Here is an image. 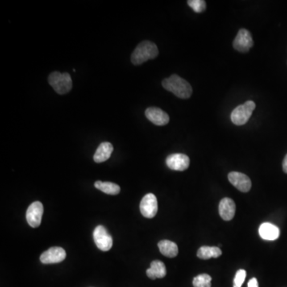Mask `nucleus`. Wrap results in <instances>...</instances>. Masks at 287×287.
Returning <instances> with one entry per match:
<instances>
[{"label":"nucleus","mask_w":287,"mask_h":287,"mask_svg":"<svg viewBox=\"0 0 287 287\" xmlns=\"http://www.w3.org/2000/svg\"><path fill=\"white\" fill-rule=\"evenodd\" d=\"M259 233L264 240L274 241L276 240L280 235V230L277 226L271 222H264L259 226Z\"/></svg>","instance_id":"4468645a"},{"label":"nucleus","mask_w":287,"mask_h":287,"mask_svg":"<svg viewBox=\"0 0 287 287\" xmlns=\"http://www.w3.org/2000/svg\"><path fill=\"white\" fill-rule=\"evenodd\" d=\"M160 253L168 258H174L178 255V247L176 243L170 240H161L158 243Z\"/></svg>","instance_id":"f3484780"},{"label":"nucleus","mask_w":287,"mask_h":287,"mask_svg":"<svg viewBox=\"0 0 287 287\" xmlns=\"http://www.w3.org/2000/svg\"><path fill=\"white\" fill-rule=\"evenodd\" d=\"M248 287H259V283L255 278H253L249 281Z\"/></svg>","instance_id":"5701e85b"},{"label":"nucleus","mask_w":287,"mask_h":287,"mask_svg":"<svg viewBox=\"0 0 287 287\" xmlns=\"http://www.w3.org/2000/svg\"><path fill=\"white\" fill-rule=\"evenodd\" d=\"M113 152V146L109 142L101 143L97 148L93 160L96 163H102L109 160Z\"/></svg>","instance_id":"2eb2a0df"},{"label":"nucleus","mask_w":287,"mask_h":287,"mask_svg":"<svg viewBox=\"0 0 287 287\" xmlns=\"http://www.w3.org/2000/svg\"><path fill=\"white\" fill-rule=\"evenodd\" d=\"M48 81L55 91L61 95L69 93L73 86L72 78L68 73H60L55 71L49 76Z\"/></svg>","instance_id":"7ed1b4c3"},{"label":"nucleus","mask_w":287,"mask_h":287,"mask_svg":"<svg viewBox=\"0 0 287 287\" xmlns=\"http://www.w3.org/2000/svg\"><path fill=\"white\" fill-rule=\"evenodd\" d=\"M93 239L97 248L102 251H108L113 247V238L105 226H97L93 231Z\"/></svg>","instance_id":"39448f33"},{"label":"nucleus","mask_w":287,"mask_h":287,"mask_svg":"<svg viewBox=\"0 0 287 287\" xmlns=\"http://www.w3.org/2000/svg\"><path fill=\"white\" fill-rule=\"evenodd\" d=\"M145 116L150 122L156 126H166L169 122V116L160 108H148L145 110Z\"/></svg>","instance_id":"f8f14e48"},{"label":"nucleus","mask_w":287,"mask_h":287,"mask_svg":"<svg viewBox=\"0 0 287 287\" xmlns=\"http://www.w3.org/2000/svg\"><path fill=\"white\" fill-rule=\"evenodd\" d=\"M218 213L223 220H231L235 214V202L230 198L222 199L218 205Z\"/></svg>","instance_id":"ddd939ff"},{"label":"nucleus","mask_w":287,"mask_h":287,"mask_svg":"<svg viewBox=\"0 0 287 287\" xmlns=\"http://www.w3.org/2000/svg\"><path fill=\"white\" fill-rule=\"evenodd\" d=\"M140 210L144 217L148 218H153L158 211L157 199L156 196L152 193H148L144 196L141 201Z\"/></svg>","instance_id":"423d86ee"},{"label":"nucleus","mask_w":287,"mask_h":287,"mask_svg":"<svg viewBox=\"0 0 287 287\" xmlns=\"http://www.w3.org/2000/svg\"><path fill=\"white\" fill-rule=\"evenodd\" d=\"M67 257L65 250L62 247H54L43 252L40 256L41 263L43 264H52L64 261Z\"/></svg>","instance_id":"9d476101"},{"label":"nucleus","mask_w":287,"mask_h":287,"mask_svg":"<svg viewBox=\"0 0 287 287\" xmlns=\"http://www.w3.org/2000/svg\"><path fill=\"white\" fill-rule=\"evenodd\" d=\"M166 164L170 169L182 172L188 169L190 165V159L185 154H172L166 159Z\"/></svg>","instance_id":"1a4fd4ad"},{"label":"nucleus","mask_w":287,"mask_h":287,"mask_svg":"<svg viewBox=\"0 0 287 287\" xmlns=\"http://www.w3.org/2000/svg\"><path fill=\"white\" fill-rule=\"evenodd\" d=\"M246 276H247V272L244 270H239L237 271L235 279H234L233 287H242V285L244 283L245 279H246Z\"/></svg>","instance_id":"4be33fe9"},{"label":"nucleus","mask_w":287,"mask_h":287,"mask_svg":"<svg viewBox=\"0 0 287 287\" xmlns=\"http://www.w3.org/2000/svg\"><path fill=\"white\" fill-rule=\"evenodd\" d=\"M162 85L164 89L181 99H188L192 95V88L190 84L178 75L173 74L164 79Z\"/></svg>","instance_id":"f257e3e1"},{"label":"nucleus","mask_w":287,"mask_h":287,"mask_svg":"<svg viewBox=\"0 0 287 287\" xmlns=\"http://www.w3.org/2000/svg\"><path fill=\"white\" fill-rule=\"evenodd\" d=\"M94 186L98 190L105 192V194L115 195L119 194L121 192V188L118 184L112 182H102V181H96Z\"/></svg>","instance_id":"6ab92c4d"},{"label":"nucleus","mask_w":287,"mask_h":287,"mask_svg":"<svg viewBox=\"0 0 287 287\" xmlns=\"http://www.w3.org/2000/svg\"><path fill=\"white\" fill-rule=\"evenodd\" d=\"M222 255V251L219 247H200L197 251V257L201 259H209L212 258H218Z\"/></svg>","instance_id":"a211bd4d"},{"label":"nucleus","mask_w":287,"mask_h":287,"mask_svg":"<svg viewBox=\"0 0 287 287\" xmlns=\"http://www.w3.org/2000/svg\"><path fill=\"white\" fill-rule=\"evenodd\" d=\"M255 109V103L252 101H247L243 105L237 106L231 113V122L236 126H243L248 122Z\"/></svg>","instance_id":"20e7f679"},{"label":"nucleus","mask_w":287,"mask_h":287,"mask_svg":"<svg viewBox=\"0 0 287 287\" xmlns=\"http://www.w3.org/2000/svg\"><path fill=\"white\" fill-rule=\"evenodd\" d=\"M253 45L254 42L251 33L246 29H240L233 42L234 48L239 52L246 53L250 51Z\"/></svg>","instance_id":"6e6552de"},{"label":"nucleus","mask_w":287,"mask_h":287,"mask_svg":"<svg viewBox=\"0 0 287 287\" xmlns=\"http://www.w3.org/2000/svg\"><path fill=\"white\" fill-rule=\"evenodd\" d=\"M228 180L233 186H235L240 192H247L251 189V179L243 173L238 172H230Z\"/></svg>","instance_id":"9b49d317"},{"label":"nucleus","mask_w":287,"mask_h":287,"mask_svg":"<svg viewBox=\"0 0 287 287\" xmlns=\"http://www.w3.org/2000/svg\"><path fill=\"white\" fill-rule=\"evenodd\" d=\"M43 205L39 201H35L29 206L26 211V221L31 227H38L43 218Z\"/></svg>","instance_id":"0eeeda50"},{"label":"nucleus","mask_w":287,"mask_h":287,"mask_svg":"<svg viewBox=\"0 0 287 287\" xmlns=\"http://www.w3.org/2000/svg\"><path fill=\"white\" fill-rule=\"evenodd\" d=\"M146 274L149 279H153V280L165 277L166 274H167L165 265L161 261L155 260L151 263L150 268L146 271Z\"/></svg>","instance_id":"dca6fc26"},{"label":"nucleus","mask_w":287,"mask_h":287,"mask_svg":"<svg viewBox=\"0 0 287 287\" xmlns=\"http://www.w3.org/2000/svg\"><path fill=\"white\" fill-rule=\"evenodd\" d=\"M159 51L155 43L150 41H144L136 47L132 54L131 61L134 65H141L149 59H153L158 56Z\"/></svg>","instance_id":"f03ea898"},{"label":"nucleus","mask_w":287,"mask_h":287,"mask_svg":"<svg viewBox=\"0 0 287 287\" xmlns=\"http://www.w3.org/2000/svg\"><path fill=\"white\" fill-rule=\"evenodd\" d=\"M194 287H212V277L207 274L198 275L193 279Z\"/></svg>","instance_id":"aec40b11"},{"label":"nucleus","mask_w":287,"mask_h":287,"mask_svg":"<svg viewBox=\"0 0 287 287\" xmlns=\"http://www.w3.org/2000/svg\"><path fill=\"white\" fill-rule=\"evenodd\" d=\"M283 168L284 172L287 173V155L285 156V158H284V160H283Z\"/></svg>","instance_id":"b1692460"},{"label":"nucleus","mask_w":287,"mask_h":287,"mask_svg":"<svg viewBox=\"0 0 287 287\" xmlns=\"http://www.w3.org/2000/svg\"><path fill=\"white\" fill-rule=\"evenodd\" d=\"M188 4L196 13L204 12L206 9V2L204 0H189Z\"/></svg>","instance_id":"412c9836"}]
</instances>
